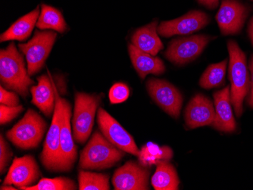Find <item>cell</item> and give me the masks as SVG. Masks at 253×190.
I'll return each mask as SVG.
<instances>
[{"label":"cell","instance_id":"30bf717a","mask_svg":"<svg viewBox=\"0 0 253 190\" xmlns=\"http://www.w3.org/2000/svg\"><path fill=\"white\" fill-rule=\"evenodd\" d=\"M149 96L167 114L174 118L180 115L183 96L178 89L164 80L150 78L146 83Z\"/></svg>","mask_w":253,"mask_h":190},{"label":"cell","instance_id":"8fae6325","mask_svg":"<svg viewBox=\"0 0 253 190\" xmlns=\"http://www.w3.org/2000/svg\"><path fill=\"white\" fill-rule=\"evenodd\" d=\"M149 174L147 167L130 161L116 170L112 185L116 190H147Z\"/></svg>","mask_w":253,"mask_h":190},{"label":"cell","instance_id":"d590c367","mask_svg":"<svg viewBox=\"0 0 253 190\" xmlns=\"http://www.w3.org/2000/svg\"><path fill=\"white\" fill-rule=\"evenodd\" d=\"M251 1H253V0H251Z\"/></svg>","mask_w":253,"mask_h":190},{"label":"cell","instance_id":"44dd1931","mask_svg":"<svg viewBox=\"0 0 253 190\" xmlns=\"http://www.w3.org/2000/svg\"><path fill=\"white\" fill-rule=\"evenodd\" d=\"M39 8H37L30 13L15 21L13 25L2 34L0 41L5 42L9 40L24 41L31 36L35 25L39 18Z\"/></svg>","mask_w":253,"mask_h":190},{"label":"cell","instance_id":"ba28073f","mask_svg":"<svg viewBox=\"0 0 253 190\" xmlns=\"http://www.w3.org/2000/svg\"><path fill=\"white\" fill-rule=\"evenodd\" d=\"M211 39V37L207 35H196L173 39L165 55L172 63L185 65L198 58Z\"/></svg>","mask_w":253,"mask_h":190},{"label":"cell","instance_id":"4dcf8cb0","mask_svg":"<svg viewBox=\"0 0 253 190\" xmlns=\"http://www.w3.org/2000/svg\"><path fill=\"white\" fill-rule=\"evenodd\" d=\"M0 103L4 106L15 107L19 106V98L15 92L6 90L3 86H0Z\"/></svg>","mask_w":253,"mask_h":190},{"label":"cell","instance_id":"83f0119b","mask_svg":"<svg viewBox=\"0 0 253 190\" xmlns=\"http://www.w3.org/2000/svg\"><path fill=\"white\" fill-rule=\"evenodd\" d=\"M130 96V89L125 83L114 84L109 90V100L112 104H119L126 101Z\"/></svg>","mask_w":253,"mask_h":190},{"label":"cell","instance_id":"9a60e30c","mask_svg":"<svg viewBox=\"0 0 253 190\" xmlns=\"http://www.w3.org/2000/svg\"><path fill=\"white\" fill-rule=\"evenodd\" d=\"M62 122L60 132L61 172L72 170L78 157V149L74 143L71 126L72 106L62 99Z\"/></svg>","mask_w":253,"mask_h":190},{"label":"cell","instance_id":"ac0fdd59","mask_svg":"<svg viewBox=\"0 0 253 190\" xmlns=\"http://www.w3.org/2000/svg\"><path fill=\"white\" fill-rule=\"evenodd\" d=\"M38 84L31 88L32 103L47 116L54 113L56 102V91L58 86L55 84L49 75H43L38 77Z\"/></svg>","mask_w":253,"mask_h":190},{"label":"cell","instance_id":"2e32d148","mask_svg":"<svg viewBox=\"0 0 253 190\" xmlns=\"http://www.w3.org/2000/svg\"><path fill=\"white\" fill-rule=\"evenodd\" d=\"M215 115L214 105L208 97L197 94L186 108L184 119L189 128L211 125Z\"/></svg>","mask_w":253,"mask_h":190},{"label":"cell","instance_id":"e575fe53","mask_svg":"<svg viewBox=\"0 0 253 190\" xmlns=\"http://www.w3.org/2000/svg\"><path fill=\"white\" fill-rule=\"evenodd\" d=\"M0 190H16L17 189H15V187H12L11 186L9 185H3L1 187V189Z\"/></svg>","mask_w":253,"mask_h":190},{"label":"cell","instance_id":"3957f363","mask_svg":"<svg viewBox=\"0 0 253 190\" xmlns=\"http://www.w3.org/2000/svg\"><path fill=\"white\" fill-rule=\"evenodd\" d=\"M124 156L125 152L96 131L81 152L79 165L83 170L106 169L120 161Z\"/></svg>","mask_w":253,"mask_h":190},{"label":"cell","instance_id":"7c38bea8","mask_svg":"<svg viewBox=\"0 0 253 190\" xmlns=\"http://www.w3.org/2000/svg\"><path fill=\"white\" fill-rule=\"evenodd\" d=\"M248 15V7L238 0H223L215 18L221 34L232 35L242 30Z\"/></svg>","mask_w":253,"mask_h":190},{"label":"cell","instance_id":"1f68e13d","mask_svg":"<svg viewBox=\"0 0 253 190\" xmlns=\"http://www.w3.org/2000/svg\"><path fill=\"white\" fill-rule=\"evenodd\" d=\"M249 69H250L251 78H250V97H249L248 103L249 105L253 109V55H252L251 59H250Z\"/></svg>","mask_w":253,"mask_h":190},{"label":"cell","instance_id":"7402d4cb","mask_svg":"<svg viewBox=\"0 0 253 190\" xmlns=\"http://www.w3.org/2000/svg\"><path fill=\"white\" fill-rule=\"evenodd\" d=\"M151 184L156 190H178L180 181L174 166L169 161L158 164L156 172L151 178Z\"/></svg>","mask_w":253,"mask_h":190},{"label":"cell","instance_id":"484cf974","mask_svg":"<svg viewBox=\"0 0 253 190\" xmlns=\"http://www.w3.org/2000/svg\"><path fill=\"white\" fill-rule=\"evenodd\" d=\"M78 188L80 190H109V175L80 171L78 174Z\"/></svg>","mask_w":253,"mask_h":190},{"label":"cell","instance_id":"f546056e","mask_svg":"<svg viewBox=\"0 0 253 190\" xmlns=\"http://www.w3.org/2000/svg\"><path fill=\"white\" fill-rule=\"evenodd\" d=\"M24 111L22 106L10 107V106L0 105V124H5L17 117L20 113Z\"/></svg>","mask_w":253,"mask_h":190},{"label":"cell","instance_id":"cb8c5ba5","mask_svg":"<svg viewBox=\"0 0 253 190\" xmlns=\"http://www.w3.org/2000/svg\"><path fill=\"white\" fill-rule=\"evenodd\" d=\"M37 27L41 30L52 29L59 33H64L67 29L66 22L62 13L56 8L46 5L41 7Z\"/></svg>","mask_w":253,"mask_h":190},{"label":"cell","instance_id":"52a82bcc","mask_svg":"<svg viewBox=\"0 0 253 190\" xmlns=\"http://www.w3.org/2000/svg\"><path fill=\"white\" fill-rule=\"evenodd\" d=\"M56 37V33L53 31H35L34 37L29 42L18 45L20 50L26 57L30 76L38 73L43 68Z\"/></svg>","mask_w":253,"mask_h":190},{"label":"cell","instance_id":"7a4b0ae2","mask_svg":"<svg viewBox=\"0 0 253 190\" xmlns=\"http://www.w3.org/2000/svg\"><path fill=\"white\" fill-rule=\"evenodd\" d=\"M227 48L230 55L229 78L231 86V103L235 110L236 116L240 117L243 114L244 99L250 92V74L245 53L240 49L237 42L229 40Z\"/></svg>","mask_w":253,"mask_h":190},{"label":"cell","instance_id":"277c9868","mask_svg":"<svg viewBox=\"0 0 253 190\" xmlns=\"http://www.w3.org/2000/svg\"><path fill=\"white\" fill-rule=\"evenodd\" d=\"M46 128L45 120L35 111L28 109L23 118L7 131L6 137L18 148L32 150L39 146Z\"/></svg>","mask_w":253,"mask_h":190},{"label":"cell","instance_id":"603a6c76","mask_svg":"<svg viewBox=\"0 0 253 190\" xmlns=\"http://www.w3.org/2000/svg\"><path fill=\"white\" fill-rule=\"evenodd\" d=\"M173 157V151L170 147H159L154 143H149L142 147L138 155L139 161L145 167L157 165L163 161H169Z\"/></svg>","mask_w":253,"mask_h":190},{"label":"cell","instance_id":"5b68a950","mask_svg":"<svg viewBox=\"0 0 253 190\" xmlns=\"http://www.w3.org/2000/svg\"><path fill=\"white\" fill-rule=\"evenodd\" d=\"M99 103V96L84 93L75 94L72 130L74 138L78 143L83 144L89 138L93 130L95 115Z\"/></svg>","mask_w":253,"mask_h":190},{"label":"cell","instance_id":"d4e9b609","mask_svg":"<svg viewBox=\"0 0 253 190\" xmlns=\"http://www.w3.org/2000/svg\"><path fill=\"white\" fill-rule=\"evenodd\" d=\"M227 60L210 65L200 78V85L204 89L219 87L225 83Z\"/></svg>","mask_w":253,"mask_h":190},{"label":"cell","instance_id":"d6a6232c","mask_svg":"<svg viewBox=\"0 0 253 190\" xmlns=\"http://www.w3.org/2000/svg\"><path fill=\"white\" fill-rule=\"evenodd\" d=\"M200 4L205 5L207 8H211V9H214L218 5V2L219 0H197Z\"/></svg>","mask_w":253,"mask_h":190},{"label":"cell","instance_id":"9c48e42d","mask_svg":"<svg viewBox=\"0 0 253 190\" xmlns=\"http://www.w3.org/2000/svg\"><path fill=\"white\" fill-rule=\"evenodd\" d=\"M97 122L103 136L115 147L125 152L139 155L140 150L132 136L102 108L98 111Z\"/></svg>","mask_w":253,"mask_h":190},{"label":"cell","instance_id":"8992f818","mask_svg":"<svg viewBox=\"0 0 253 190\" xmlns=\"http://www.w3.org/2000/svg\"><path fill=\"white\" fill-rule=\"evenodd\" d=\"M62 102L59 90L56 91V102L52 123L48 130L43 150L40 158L45 169L61 172L60 132L62 122Z\"/></svg>","mask_w":253,"mask_h":190},{"label":"cell","instance_id":"4316f807","mask_svg":"<svg viewBox=\"0 0 253 190\" xmlns=\"http://www.w3.org/2000/svg\"><path fill=\"white\" fill-rule=\"evenodd\" d=\"M22 190H75L78 186L75 181L68 177H60L55 178H42L41 181L31 187H23Z\"/></svg>","mask_w":253,"mask_h":190},{"label":"cell","instance_id":"f1b7e54d","mask_svg":"<svg viewBox=\"0 0 253 190\" xmlns=\"http://www.w3.org/2000/svg\"><path fill=\"white\" fill-rule=\"evenodd\" d=\"M12 152L10 149L7 142L3 138V136H0V173L3 174L6 171L8 163L11 161Z\"/></svg>","mask_w":253,"mask_h":190},{"label":"cell","instance_id":"5bb4252c","mask_svg":"<svg viewBox=\"0 0 253 190\" xmlns=\"http://www.w3.org/2000/svg\"><path fill=\"white\" fill-rule=\"evenodd\" d=\"M41 173L35 158L32 155L15 158L10 167L3 185H14L18 188L31 187L36 184Z\"/></svg>","mask_w":253,"mask_h":190},{"label":"cell","instance_id":"e0dca14e","mask_svg":"<svg viewBox=\"0 0 253 190\" xmlns=\"http://www.w3.org/2000/svg\"><path fill=\"white\" fill-rule=\"evenodd\" d=\"M215 115L211 126L216 130L232 133L236 130V121L231 109V88L226 86L214 93Z\"/></svg>","mask_w":253,"mask_h":190},{"label":"cell","instance_id":"4fadbf2b","mask_svg":"<svg viewBox=\"0 0 253 190\" xmlns=\"http://www.w3.org/2000/svg\"><path fill=\"white\" fill-rule=\"evenodd\" d=\"M210 18L201 11H191L180 18L163 21L158 27V33L164 38L187 35L197 32L208 25Z\"/></svg>","mask_w":253,"mask_h":190},{"label":"cell","instance_id":"836d02e7","mask_svg":"<svg viewBox=\"0 0 253 190\" xmlns=\"http://www.w3.org/2000/svg\"><path fill=\"white\" fill-rule=\"evenodd\" d=\"M248 34L250 36V40H251L252 45L253 46V18L250 21V25H249Z\"/></svg>","mask_w":253,"mask_h":190},{"label":"cell","instance_id":"6da1fadb","mask_svg":"<svg viewBox=\"0 0 253 190\" xmlns=\"http://www.w3.org/2000/svg\"><path fill=\"white\" fill-rule=\"evenodd\" d=\"M0 80L6 89L26 98L29 88L34 84L25 67L22 55L14 42L0 51Z\"/></svg>","mask_w":253,"mask_h":190},{"label":"cell","instance_id":"ffe728a7","mask_svg":"<svg viewBox=\"0 0 253 190\" xmlns=\"http://www.w3.org/2000/svg\"><path fill=\"white\" fill-rule=\"evenodd\" d=\"M157 25V21H154L136 30L131 38L133 46L146 53L154 56L157 55L164 48L158 35Z\"/></svg>","mask_w":253,"mask_h":190},{"label":"cell","instance_id":"d6986e66","mask_svg":"<svg viewBox=\"0 0 253 190\" xmlns=\"http://www.w3.org/2000/svg\"><path fill=\"white\" fill-rule=\"evenodd\" d=\"M128 52L133 68L143 80L147 75H160L166 72L164 62L159 58L143 52L132 43L128 46Z\"/></svg>","mask_w":253,"mask_h":190}]
</instances>
